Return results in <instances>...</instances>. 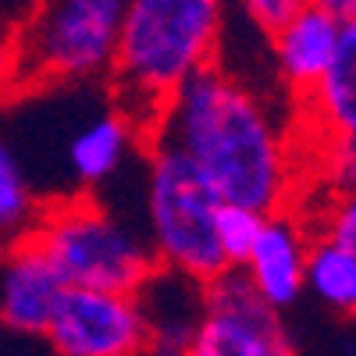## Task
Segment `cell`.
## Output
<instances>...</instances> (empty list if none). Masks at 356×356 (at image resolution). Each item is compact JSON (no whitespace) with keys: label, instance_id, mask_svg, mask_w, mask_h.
<instances>
[{"label":"cell","instance_id":"obj_17","mask_svg":"<svg viewBox=\"0 0 356 356\" xmlns=\"http://www.w3.org/2000/svg\"><path fill=\"white\" fill-rule=\"evenodd\" d=\"M260 225H264L260 211L221 200V207H218V246H221L228 267H243L246 253L253 250L257 235H260Z\"/></svg>","mask_w":356,"mask_h":356},{"label":"cell","instance_id":"obj_19","mask_svg":"<svg viewBox=\"0 0 356 356\" xmlns=\"http://www.w3.org/2000/svg\"><path fill=\"white\" fill-rule=\"evenodd\" d=\"M321 8H328L332 15H339L342 22L346 18H356V0H317Z\"/></svg>","mask_w":356,"mask_h":356},{"label":"cell","instance_id":"obj_2","mask_svg":"<svg viewBox=\"0 0 356 356\" xmlns=\"http://www.w3.org/2000/svg\"><path fill=\"white\" fill-rule=\"evenodd\" d=\"M232 0H125L111 97L150 132L196 72L221 61Z\"/></svg>","mask_w":356,"mask_h":356},{"label":"cell","instance_id":"obj_3","mask_svg":"<svg viewBox=\"0 0 356 356\" xmlns=\"http://www.w3.org/2000/svg\"><path fill=\"white\" fill-rule=\"evenodd\" d=\"M125 0H33L0 47V93L107 82Z\"/></svg>","mask_w":356,"mask_h":356},{"label":"cell","instance_id":"obj_15","mask_svg":"<svg viewBox=\"0 0 356 356\" xmlns=\"http://www.w3.org/2000/svg\"><path fill=\"white\" fill-rule=\"evenodd\" d=\"M43 203L47 196L36 193L15 143L0 132V253L33 235Z\"/></svg>","mask_w":356,"mask_h":356},{"label":"cell","instance_id":"obj_4","mask_svg":"<svg viewBox=\"0 0 356 356\" xmlns=\"http://www.w3.org/2000/svg\"><path fill=\"white\" fill-rule=\"evenodd\" d=\"M143 232L157 267L175 271L196 285L228 271L218 246V207L221 196L200 175V168L157 132L143 139Z\"/></svg>","mask_w":356,"mask_h":356},{"label":"cell","instance_id":"obj_6","mask_svg":"<svg viewBox=\"0 0 356 356\" xmlns=\"http://www.w3.org/2000/svg\"><path fill=\"white\" fill-rule=\"evenodd\" d=\"M193 356H289L296 339L285 310L271 307L253 282L228 267L200 285V317L193 332Z\"/></svg>","mask_w":356,"mask_h":356},{"label":"cell","instance_id":"obj_5","mask_svg":"<svg viewBox=\"0 0 356 356\" xmlns=\"http://www.w3.org/2000/svg\"><path fill=\"white\" fill-rule=\"evenodd\" d=\"M33 239L68 285L139 292L157 271V257L146 243V232L118 218L93 193L47 200Z\"/></svg>","mask_w":356,"mask_h":356},{"label":"cell","instance_id":"obj_9","mask_svg":"<svg viewBox=\"0 0 356 356\" xmlns=\"http://www.w3.org/2000/svg\"><path fill=\"white\" fill-rule=\"evenodd\" d=\"M310 218L300 207L264 214L260 235L246 253L239 271L271 307L292 310L307 296V253H310Z\"/></svg>","mask_w":356,"mask_h":356},{"label":"cell","instance_id":"obj_1","mask_svg":"<svg viewBox=\"0 0 356 356\" xmlns=\"http://www.w3.org/2000/svg\"><path fill=\"white\" fill-rule=\"evenodd\" d=\"M150 132L171 139L225 203L260 214L300 207L307 161L296 129L225 61L178 86Z\"/></svg>","mask_w":356,"mask_h":356},{"label":"cell","instance_id":"obj_7","mask_svg":"<svg viewBox=\"0 0 356 356\" xmlns=\"http://www.w3.org/2000/svg\"><path fill=\"white\" fill-rule=\"evenodd\" d=\"M57 356H139L150 353V321L136 289L68 285L43 335Z\"/></svg>","mask_w":356,"mask_h":356},{"label":"cell","instance_id":"obj_18","mask_svg":"<svg viewBox=\"0 0 356 356\" xmlns=\"http://www.w3.org/2000/svg\"><path fill=\"white\" fill-rule=\"evenodd\" d=\"M232 4L243 11V18L257 29V33L267 36L278 22H285L292 11H300L310 0H232Z\"/></svg>","mask_w":356,"mask_h":356},{"label":"cell","instance_id":"obj_10","mask_svg":"<svg viewBox=\"0 0 356 356\" xmlns=\"http://www.w3.org/2000/svg\"><path fill=\"white\" fill-rule=\"evenodd\" d=\"M339 33H342V18L332 15L328 8H321L317 0L292 11L285 22H278L267 33V54H271L275 79L292 100V107L303 104L321 82V75L328 72L339 47Z\"/></svg>","mask_w":356,"mask_h":356},{"label":"cell","instance_id":"obj_16","mask_svg":"<svg viewBox=\"0 0 356 356\" xmlns=\"http://www.w3.org/2000/svg\"><path fill=\"white\" fill-rule=\"evenodd\" d=\"M310 228L339 239L356 257V186L321 189V200L310 207Z\"/></svg>","mask_w":356,"mask_h":356},{"label":"cell","instance_id":"obj_12","mask_svg":"<svg viewBox=\"0 0 356 356\" xmlns=\"http://www.w3.org/2000/svg\"><path fill=\"white\" fill-rule=\"evenodd\" d=\"M143 139L146 129L118 104L97 118H89L82 129H75L65 157L79 193H100L111 178L122 175L125 161L136 150H143Z\"/></svg>","mask_w":356,"mask_h":356},{"label":"cell","instance_id":"obj_13","mask_svg":"<svg viewBox=\"0 0 356 356\" xmlns=\"http://www.w3.org/2000/svg\"><path fill=\"white\" fill-rule=\"evenodd\" d=\"M139 296L146 307V321H150V353H189L200 317V285L157 267L154 278L139 289Z\"/></svg>","mask_w":356,"mask_h":356},{"label":"cell","instance_id":"obj_11","mask_svg":"<svg viewBox=\"0 0 356 356\" xmlns=\"http://www.w3.org/2000/svg\"><path fill=\"white\" fill-rule=\"evenodd\" d=\"M296 139L303 161L328 143H356V18L342 22L339 47L314 93L296 104Z\"/></svg>","mask_w":356,"mask_h":356},{"label":"cell","instance_id":"obj_8","mask_svg":"<svg viewBox=\"0 0 356 356\" xmlns=\"http://www.w3.org/2000/svg\"><path fill=\"white\" fill-rule=\"evenodd\" d=\"M65 289L68 282L33 235L15 243L0 253V332L43 342Z\"/></svg>","mask_w":356,"mask_h":356},{"label":"cell","instance_id":"obj_14","mask_svg":"<svg viewBox=\"0 0 356 356\" xmlns=\"http://www.w3.org/2000/svg\"><path fill=\"white\" fill-rule=\"evenodd\" d=\"M307 296L335 317H356V257L324 232L310 235Z\"/></svg>","mask_w":356,"mask_h":356}]
</instances>
